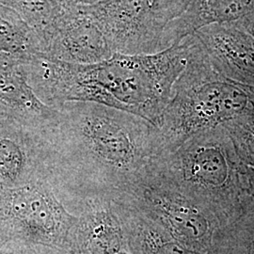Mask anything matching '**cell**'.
Returning a JSON list of instances; mask_svg holds the SVG:
<instances>
[{"mask_svg": "<svg viewBox=\"0 0 254 254\" xmlns=\"http://www.w3.org/2000/svg\"><path fill=\"white\" fill-rule=\"evenodd\" d=\"M14 9L41 34L77 8L73 0H0Z\"/></svg>", "mask_w": 254, "mask_h": 254, "instance_id": "e0dca14e", "label": "cell"}, {"mask_svg": "<svg viewBox=\"0 0 254 254\" xmlns=\"http://www.w3.org/2000/svg\"><path fill=\"white\" fill-rule=\"evenodd\" d=\"M192 37L159 53H115L98 64H71L38 58L27 66L37 96L57 108L66 102H91L126 111L157 127L173 86L187 67Z\"/></svg>", "mask_w": 254, "mask_h": 254, "instance_id": "7a4b0ae2", "label": "cell"}, {"mask_svg": "<svg viewBox=\"0 0 254 254\" xmlns=\"http://www.w3.org/2000/svg\"><path fill=\"white\" fill-rule=\"evenodd\" d=\"M152 167L212 213L222 227L238 218L252 198L247 190L246 166L222 126L193 135L175 151L158 156Z\"/></svg>", "mask_w": 254, "mask_h": 254, "instance_id": "3957f363", "label": "cell"}, {"mask_svg": "<svg viewBox=\"0 0 254 254\" xmlns=\"http://www.w3.org/2000/svg\"><path fill=\"white\" fill-rule=\"evenodd\" d=\"M189 63L173 86L172 98L157 126L162 154L175 151L190 136L254 112V88L217 71L196 38Z\"/></svg>", "mask_w": 254, "mask_h": 254, "instance_id": "277c9868", "label": "cell"}, {"mask_svg": "<svg viewBox=\"0 0 254 254\" xmlns=\"http://www.w3.org/2000/svg\"><path fill=\"white\" fill-rule=\"evenodd\" d=\"M77 5H91L93 3H96L100 0H73Z\"/></svg>", "mask_w": 254, "mask_h": 254, "instance_id": "44dd1931", "label": "cell"}, {"mask_svg": "<svg viewBox=\"0 0 254 254\" xmlns=\"http://www.w3.org/2000/svg\"><path fill=\"white\" fill-rule=\"evenodd\" d=\"M192 0H100L79 5L115 53L149 55L169 47L168 34Z\"/></svg>", "mask_w": 254, "mask_h": 254, "instance_id": "8992f818", "label": "cell"}, {"mask_svg": "<svg viewBox=\"0 0 254 254\" xmlns=\"http://www.w3.org/2000/svg\"><path fill=\"white\" fill-rule=\"evenodd\" d=\"M77 217L69 238L83 254H116L124 245L125 229L112 201L87 203Z\"/></svg>", "mask_w": 254, "mask_h": 254, "instance_id": "7c38bea8", "label": "cell"}, {"mask_svg": "<svg viewBox=\"0 0 254 254\" xmlns=\"http://www.w3.org/2000/svg\"><path fill=\"white\" fill-rule=\"evenodd\" d=\"M234 23L237 24L239 27H242L254 39V13Z\"/></svg>", "mask_w": 254, "mask_h": 254, "instance_id": "d6986e66", "label": "cell"}, {"mask_svg": "<svg viewBox=\"0 0 254 254\" xmlns=\"http://www.w3.org/2000/svg\"><path fill=\"white\" fill-rule=\"evenodd\" d=\"M44 131L0 119V189L48 180Z\"/></svg>", "mask_w": 254, "mask_h": 254, "instance_id": "ba28073f", "label": "cell"}, {"mask_svg": "<svg viewBox=\"0 0 254 254\" xmlns=\"http://www.w3.org/2000/svg\"><path fill=\"white\" fill-rule=\"evenodd\" d=\"M254 13V0H192L168 34L169 47L202 27L234 23Z\"/></svg>", "mask_w": 254, "mask_h": 254, "instance_id": "4fadbf2b", "label": "cell"}, {"mask_svg": "<svg viewBox=\"0 0 254 254\" xmlns=\"http://www.w3.org/2000/svg\"><path fill=\"white\" fill-rule=\"evenodd\" d=\"M191 36L217 71L254 88V39L242 27L236 23L211 25Z\"/></svg>", "mask_w": 254, "mask_h": 254, "instance_id": "30bf717a", "label": "cell"}, {"mask_svg": "<svg viewBox=\"0 0 254 254\" xmlns=\"http://www.w3.org/2000/svg\"><path fill=\"white\" fill-rule=\"evenodd\" d=\"M43 57V42L35 28L14 9L0 4V64L28 65Z\"/></svg>", "mask_w": 254, "mask_h": 254, "instance_id": "9a60e30c", "label": "cell"}, {"mask_svg": "<svg viewBox=\"0 0 254 254\" xmlns=\"http://www.w3.org/2000/svg\"><path fill=\"white\" fill-rule=\"evenodd\" d=\"M112 201L135 209L179 241L201 254H210L221 223L208 210L173 187L152 164L126 187Z\"/></svg>", "mask_w": 254, "mask_h": 254, "instance_id": "5b68a950", "label": "cell"}, {"mask_svg": "<svg viewBox=\"0 0 254 254\" xmlns=\"http://www.w3.org/2000/svg\"><path fill=\"white\" fill-rule=\"evenodd\" d=\"M210 254H254V198L234 221L218 229Z\"/></svg>", "mask_w": 254, "mask_h": 254, "instance_id": "2e32d148", "label": "cell"}, {"mask_svg": "<svg viewBox=\"0 0 254 254\" xmlns=\"http://www.w3.org/2000/svg\"><path fill=\"white\" fill-rule=\"evenodd\" d=\"M240 161L254 169V112L224 124Z\"/></svg>", "mask_w": 254, "mask_h": 254, "instance_id": "ac0fdd59", "label": "cell"}, {"mask_svg": "<svg viewBox=\"0 0 254 254\" xmlns=\"http://www.w3.org/2000/svg\"><path fill=\"white\" fill-rule=\"evenodd\" d=\"M77 217L57 197L48 180L0 189V248L64 244Z\"/></svg>", "mask_w": 254, "mask_h": 254, "instance_id": "52a82bcc", "label": "cell"}, {"mask_svg": "<svg viewBox=\"0 0 254 254\" xmlns=\"http://www.w3.org/2000/svg\"><path fill=\"white\" fill-rule=\"evenodd\" d=\"M44 135L48 181L74 216L94 200L112 201L162 154L158 128L104 105L72 101L60 107Z\"/></svg>", "mask_w": 254, "mask_h": 254, "instance_id": "6da1fadb", "label": "cell"}, {"mask_svg": "<svg viewBox=\"0 0 254 254\" xmlns=\"http://www.w3.org/2000/svg\"><path fill=\"white\" fill-rule=\"evenodd\" d=\"M10 251L9 250H7V249H2V248H0V254H9Z\"/></svg>", "mask_w": 254, "mask_h": 254, "instance_id": "7402d4cb", "label": "cell"}, {"mask_svg": "<svg viewBox=\"0 0 254 254\" xmlns=\"http://www.w3.org/2000/svg\"><path fill=\"white\" fill-rule=\"evenodd\" d=\"M245 178L248 193L254 198V169L246 166Z\"/></svg>", "mask_w": 254, "mask_h": 254, "instance_id": "ffe728a7", "label": "cell"}, {"mask_svg": "<svg viewBox=\"0 0 254 254\" xmlns=\"http://www.w3.org/2000/svg\"><path fill=\"white\" fill-rule=\"evenodd\" d=\"M58 113L57 108L37 96L28 81L26 65L0 64V119L45 132Z\"/></svg>", "mask_w": 254, "mask_h": 254, "instance_id": "8fae6325", "label": "cell"}, {"mask_svg": "<svg viewBox=\"0 0 254 254\" xmlns=\"http://www.w3.org/2000/svg\"><path fill=\"white\" fill-rule=\"evenodd\" d=\"M136 254H201L183 245L163 228L126 204L112 201Z\"/></svg>", "mask_w": 254, "mask_h": 254, "instance_id": "5bb4252c", "label": "cell"}, {"mask_svg": "<svg viewBox=\"0 0 254 254\" xmlns=\"http://www.w3.org/2000/svg\"><path fill=\"white\" fill-rule=\"evenodd\" d=\"M43 58L71 64H98L113 51L107 37L80 6L40 34Z\"/></svg>", "mask_w": 254, "mask_h": 254, "instance_id": "9c48e42d", "label": "cell"}]
</instances>
